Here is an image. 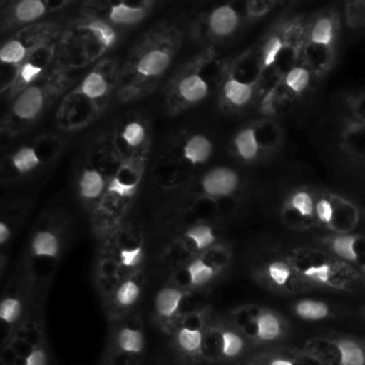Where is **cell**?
Segmentation results:
<instances>
[{
  "instance_id": "obj_14",
  "label": "cell",
  "mask_w": 365,
  "mask_h": 365,
  "mask_svg": "<svg viewBox=\"0 0 365 365\" xmlns=\"http://www.w3.org/2000/svg\"><path fill=\"white\" fill-rule=\"evenodd\" d=\"M262 84L258 67L245 74L241 70V60L221 63L215 84L218 104L228 113L242 111L259 100Z\"/></svg>"
},
{
  "instance_id": "obj_33",
  "label": "cell",
  "mask_w": 365,
  "mask_h": 365,
  "mask_svg": "<svg viewBox=\"0 0 365 365\" xmlns=\"http://www.w3.org/2000/svg\"><path fill=\"white\" fill-rule=\"evenodd\" d=\"M220 268L215 267L211 261H208L205 257H197L191 259L185 268H184V282L180 284L182 288L192 291V289H201L211 284L214 278L218 275Z\"/></svg>"
},
{
  "instance_id": "obj_9",
  "label": "cell",
  "mask_w": 365,
  "mask_h": 365,
  "mask_svg": "<svg viewBox=\"0 0 365 365\" xmlns=\"http://www.w3.org/2000/svg\"><path fill=\"white\" fill-rule=\"evenodd\" d=\"M66 23L44 20L9 33L0 43V93H7L19 67L34 53L60 43Z\"/></svg>"
},
{
  "instance_id": "obj_24",
  "label": "cell",
  "mask_w": 365,
  "mask_h": 365,
  "mask_svg": "<svg viewBox=\"0 0 365 365\" xmlns=\"http://www.w3.org/2000/svg\"><path fill=\"white\" fill-rule=\"evenodd\" d=\"M188 295L190 291L180 284H165L155 292L153 301V321L165 335L191 311L188 308Z\"/></svg>"
},
{
  "instance_id": "obj_18",
  "label": "cell",
  "mask_w": 365,
  "mask_h": 365,
  "mask_svg": "<svg viewBox=\"0 0 365 365\" xmlns=\"http://www.w3.org/2000/svg\"><path fill=\"white\" fill-rule=\"evenodd\" d=\"M231 319L245 334L255 351L281 345L289 332L284 315L267 307L241 308L232 314Z\"/></svg>"
},
{
  "instance_id": "obj_3",
  "label": "cell",
  "mask_w": 365,
  "mask_h": 365,
  "mask_svg": "<svg viewBox=\"0 0 365 365\" xmlns=\"http://www.w3.org/2000/svg\"><path fill=\"white\" fill-rule=\"evenodd\" d=\"M78 70L81 68L64 60L43 78L11 97V103L0 120V145L17 138L34 125L56 103H60L76 83L78 77L76 71Z\"/></svg>"
},
{
  "instance_id": "obj_21",
  "label": "cell",
  "mask_w": 365,
  "mask_h": 365,
  "mask_svg": "<svg viewBox=\"0 0 365 365\" xmlns=\"http://www.w3.org/2000/svg\"><path fill=\"white\" fill-rule=\"evenodd\" d=\"M319 365H365V335L327 334L302 346Z\"/></svg>"
},
{
  "instance_id": "obj_20",
  "label": "cell",
  "mask_w": 365,
  "mask_h": 365,
  "mask_svg": "<svg viewBox=\"0 0 365 365\" xmlns=\"http://www.w3.org/2000/svg\"><path fill=\"white\" fill-rule=\"evenodd\" d=\"M94 285L108 322H117L134 315V309L143 297L144 274L140 271Z\"/></svg>"
},
{
  "instance_id": "obj_5",
  "label": "cell",
  "mask_w": 365,
  "mask_h": 365,
  "mask_svg": "<svg viewBox=\"0 0 365 365\" xmlns=\"http://www.w3.org/2000/svg\"><path fill=\"white\" fill-rule=\"evenodd\" d=\"M46 294L21 265L16 268L0 292V336L4 349L43 324Z\"/></svg>"
},
{
  "instance_id": "obj_40",
  "label": "cell",
  "mask_w": 365,
  "mask_h": 365,
  "mask_svg": "<svg viewBox=\"0 0 365 365\" xmlns=\"http://www.w3.org/2000/svg\"><path fill=\"white\" fill-rule=\"evenodd\" d=\"M315 218L322 222L324 225H331L335 218V208L334 204L328 198H318L315 200Z\"/></svg>"
},
{
  "instance_id": "obj_30",
  "label": "cell",
  "mask_w": 365,
  "mask_h": 365,
  "mask_svg": "<svg viewBox=\"0 0 365 365\" xmlns=\"http://www.w3.org/2000/svg\"><path fill=\"white\" fill-rule=\"evenodd\" d=\"M30 202L24 198L7 200L0 204V257L13 241L14 235L23 225Z\"/></svg>"
},
{
  "instance_id": "obj_25",
  "label": "cell",
  "mask_w": 365,
  "mask_h": 365,
  "mask_svg": "<svg viewBox=\"0 0 365 365\" xmlns=\"http://www.w3.org/2000/svg\"><path fill=\"white\" fill-rule=\"evenodd\" d=\"M87 10L103 17L120 33L143 23L153 10V1H88L83 4Z\"/></svg>"
},
{
  "instance_id": "obj_37",
  "label": "cell",
  "mask_w": 365,
  "mask_h": 365,
  "mask_svg": "<svg viewBox=\"0 0 365 365\" xmlns=\"http://www.w3.org/2000/svg\"><path fill=\"white\" fill-rule=\"evenodd\" d=\"M184 240L198 252H207L215 242L217 237L214 230L202 222L190 225L184 232Z\"/></svg>"
},
{
  "instance_id": "obj_11",
  "label": "cell",
  "mask_w": 365,
  "mask_h": 365,
  "mask_svg": "<svg viewBox=\"0 0 365 365\" xmlns=\"http://www.w3.org/2000/svg\"><path fill=\"white\" fill-rule=\"evenodd\" d=\"M339 34L341 14L334 9H322L304 17L301 60L315 76H322L334 64Z\"/></svg>"
},
{
  "instance_id": "obj_2",
  "label": "cell",
  "mask_w": 365,
  "mask_h": 365,
  "mask_svg": "<svg viewBox=\"0 0 365 365\" xmlns=\"http://www.w3.org/2000/svg\"><path fill=\"white\" fill-rule=\"evenodd\" d=\"M120 60L107 56L81 70L73 87L64 94L57 108V123L66 131L88 127L101 117L117 98Z\"/></svg>"
},
{
  "instance_id": "obj_4",
  "label": "cell",
  "mask_w": 365,
  "mask_h": 365,
  "mask_svg": "<svg viewBox=\"0 0 365 365\" xmlns=\"http://www.w3.org/2000/svg\"><path fill=\"white\" fill-rule=\"evenodd\" d=\"M70 232V217L56 207L43 211L30 228L20 265L46 292L68 247Z\"/></svg>"
},
{
  "instance_id": "obj_19",
  "label": "cell",
  "mask_w": 365,
  "mask_h": 365,
  "mask_svg": "<svg viewBox=\"0 0 365 365\" xmlns=\"http://www.w3.org/2000/svg\"><path fill=\"white\" fill-rule=\"evenodd\" d=\"M211 315L207 308L191 309L167 335L173 354L182 364L195 365L204 362L205 331Z\"/></svg>"
},
{
  "instance_id": "obj_27",
  "label": "cell",
  "mask_w": 365,
  "mask_h": 365,
  "mask_svg": "<svg viewBox=\"0 0 365 365\" xmlns=\"http://www.w3.org/2000/svg\"><path fill=\"white\" fill-rule=\"evenodd\" d=\"M258 278L264 285L278 292L292 294V292L308 289L305 284L299 279L294 268V264L282 258H277L265 262V265L259 271Z\"/></svg>"
},
{
  "instance_id": "obj_28",
  "label": "cell",
  "mask_w": 365,
  "mask_h": 365,
  "mask_svg": "<svg viewBox=\"0 0 365 365\" xmlns=\"http://www.w3.org/2000/svg\"><path fill=\"white\" fill-rule=\"evenodd\" d=\"M264 135L262 125H247L240 128L232 137L231 147L234 155L244 163L258 161L271 148L268 137Z\"/></svg>"
},
{
  "instance_id": "obj_44",
  "label": "cell",
  "mask_w": 365,
  "mask_h": 365,
  "mask_svg": "<svg viewBox=\"0 0 365 365\" xmlns=\"http://www.w3.org/2000/svg\"><path fill=\"white\" fill-rule=\"evenodd\" d=\"M0 3H1V1H0Z\"/></svg>"
},
{
  "instance_id": "obj_10",
  "label": "cell",
  "mask_w": 365,
  "mask_h": 365,
  "mask_svg": "<svg viewBox=\"0 0 365 365\" xmlns=\"http://www.w3.org/2000/svg\"><path fill=\"white\" fill-rule=\"evenodd\" d=\"M64 141L54 134H43L26 140L0 157V182H24L46 173L58 158Z\"/></svg>"
},
{
  "instance_id": "obj_26",
  "label": "cell",
  "mask_w": 365,
  "mask_h": 365,
  "mask_svg": "<svg viewBox=\"0 0 365 365\" xmlns=\"http://www.w3.org/2000/svg\"><path fill=\"white\" fill-rule=\"evenodd\" d=\"M241 24V14L232 4H220L212 7L200 24V31L211 41H220L232 37Z\"/></svg>"
},
{
  "instance_id": "obj_15",
  "label": "cell",
  "mask_w": 365,
  "mask_h": 365,
  "mask_svg": "<svg viewBox=\"0 0 365 365\" xmlns=\"http://www.w3.org/2000/svg\"><path fill=\"white\" fill-rule=\"evenodd\" d=\"M254 351L245 334L231 318L211 315L205 331L204 362L232 365L248 358Z\"/></svg>"
},
{
  "instance_id": "obj_16",
  "label": "cell",
  "mask_w": 365,
  "mask_h": 365,
  "mask_svg": "<svg viewBox=\"0 0 365 365\" xmlns=\"http://www.w3.org/2000/svg\"><path fill=\"white\" fill-rule=\"evenodd\" d=\"M100 140L120 164L144 170L150 147V131L143 118L127 117L101 135Z\"/></svg>"
},
{
  "instance_id": "obj_39",
  "label": "cell",
  "mask_w": 365,
  "mask_h": 365,
  "mask_svg": "<svg viewBox=\"0 0 365 365\" xmlns=\"http://www.w3.org/2000/svg\"><path fill=\"white\" fill-rule=\"evenodd\" d=\"M346 24L352 29H361L365 26V1L346 4Z\"/></svg>"
},
{
  "instance_id": "obj_32",
  "label": "cell",
  "mask_w": 365,
  "mask_h": 365,
  "mask_svg": "<svg viewBox=\"0 0 365 365\" xmlns=\"http://www.w3.org/2000/svg\"><path fill=\"white\" fill-rule=\"evenodd\" d=\"M178 151L181 161L191 168H197L211 160L214 154V143L205 134L194 133L181 141Z\"/></svg>"
},
{
  "instance_id": "obj_6",
  "label": "cell",
  "mask_w": 365,
  "mask_h": 365,
  "mask_svg": "<svg viewBox=\"0 0 365 365\" xmlns=\"http://www.w3.org/2000/svg\"><path fill=\"white\" fill-rule=\"evenodd\" d=\"M220 68L221 64L210 50L178 67L164 87L165 108L181 113L205 101L211 90H215Z\"/></svg>"
},
{
  "instance_id": "obj_22",
  "label": "cell",
  "mask_w": 365,
  "mask_h": 365,
  "mask_svg": "<svg viewBox=\"0 0 365 365\" xmlns=\"http://www.w3.org/2000/svg\"><path fill=\"white\" fill-rule=\"evenodd\" d=\"M67 1L46 0H16L0 3V34L11 33L17 29L48 20V16L67 7Z\"/></svg>"
},
{
  "instance_id": "obj_1",
  "label": "cell",
  "mask_w": 365,
  "mask_h": 365,
  "mask_svg": "<svg viewBox=\"0 0 365 365\" xmlns=\"http://www.w3.org/2000/svg\"><path fill=\"white\" fill-rule=\"evenodd\" d=\"M182 44V31L171 23L153 26L120 60L117 101L131 103L148 96L163 81Z\"/></svg>"
},
{
  "instance_id": "obj_23",
  "label": "cell",
  "mask_w": 365,
  "mask_h": 365,
  "mask_svg": "<svg viewBox=\"0 0 365 365\" xmlns=\"http://www.w3.org/2000/svg\"><path fill=\"white\" fill-rule=\"evenodd\" d=\"M292 264L299 279L307 288L322 287L332 289H349L356 281V275L349 267L331 258L324 257L304 265H298L295 262Z\"/></svg>"
},
{
  "instance_id": "obj_42",
  "label": "cell",
  "mask_w": 365,
  "mask_h": 365,
  "mask_svg": "<svg viewBox=\"0 0 365 365\" xmlns=\"http://www.w3.org/2000/svg\"><path fill=\"white\" fill-rule=\"evenodd\" d=\"M232 365H261L258 361H255L251 355L248 356V358H245V359H242V361H240V362H237V364H232Z\"/></svg>"
},
{
  "instance_id": "obj_35",
  "label": "cell",
  "mask_w": 365,
  "mask_h": 365,
  "mask_svg": "<svg viewBox=\"0 0 365 365\" xmlns=\"http://www.w3.org/2000/svg\"><path fill=\"white\" fill-rule=\"evenodd\" d=\"M29 346L16 356L14 365H48L50 352L47 339L44 336V328L38 331L34 341L27 344Z\"/></svg>"
},
{
  "instance_id": "obj_8",
  "label": "cell",
  "mask_w": 365,
  "mask_h": 365,
  "mask_svg": "<svg viewBox=\"0 0 365 365\" xmlns=\"http://www.w3.org/2000/svg\"><path fill=\"white\" fill-rule=\"evenodd\" d=\"M144 170L118 164L96 211L88 217L96 242L104 240L127 221V214L138 194Z\"/></svg>"
},
{
  "instance_id": "obj_38",
  "label": "cell",
  "mask_w": 365,
  "mask_h": 365,
  "mask_svg": "<svg viewBox=\"0 0 365 365\" xmlns=\"http://www.w3.org/2000/svg\"><path fill=\"white\" fill-rule=\"evenodd\" d=\"M287 208L297 214L299 218H314L315 217V200L311 192L305 190L294 191L287 201Z\"/></svg>"
},
{
  "instance_id": "obj_36",
  "label": "cell",
  "mask_w": 365,
  "mask_h": 365,
  "mask_svg": "<svg viewBox=\"0 0 365 365\" xmlns=\"http://www.w3.org/2000/svg\"><path fill=\"white\" fill-rule=\"evenodd\" d=\"M356 242H358V237L349 235V234H341L331 238L329 248L341 262L355 264L359 261Z\"/></svg>"
},
{
  "instance_id": "obj_41",
  "label": "cell",
  "mask_w": 365,
  "mask_h": 365,
  "mask_svg": "<svg viewBox=\"0 0 365 365\" xmlns=\"http://www.w3.org/2000/svg\"><path fill=\"white\" fill-rule=\"evenodd\" d=\"M275 1H248L245 3V16L248 19H259L271 11L272 7H275Z\"/></svg>"
},
{
  "instance_id": "obj_31",
  "label": "cell",
  "mask_w": 365,
  "mask_h": 365,
  "mask_svg": "<svg viewBox=\"0 0 365 365\" xmlns=\"http://www.w3.org/2000/svg\"><path fill=\"white\" fill-rule=\"evenodd\" d=\"M251 356L261 365H319V362L302 346L275 345L258 349L252 352Z\"/></svg>"
},
{
  "instance_id": "obj_7",
  "label": "cell",
  "mask_w": 365,
  "mask_h": 365,
  "mask_svg": "<svg viewBox=\"0 0 365 365\" xmlns=\"http://www.w3.org/2000/svg\"><path fill=\"white\" fill-rule=\"evenodd\" d=\"M145 247L143 235L127 221L97 242L94 284L117 279L143 271Z\"/></svg>"
},
{
  "instance_id": "obj_17",
  "label": "cell",
  "mask_w": 365,
  "mask_h": 365,
  "mask_svg": "<svg viewBox=\"0 0 365 365\" xmlns=\"http://www.w3.org/2000/svg\"><path fill=\"white\" fill-rule=\"evenodd\" d=\"M145 345L144 327L135 314L110 322L103 365H144Z\"/></svg>"
},
{
  "instance_id": "obj_12",
  "label": "cell",
  "mask_w": 365,
  "mask_h": 365,
  "mask_svg": "<svg viewBox=\"0 0 365 365\" xmlns=\"http://www.w3.org/2000/svg\"><path fill=\"white\" fill-rule=\"evenodd\" d=\"M118 164L120 163L98 138L76 168L74 194L87 217H90L100 204Z\"/></svg>"
},
{
  "instance_id": "obj_43",
  "label": "cell",
  "mask_w": 365,
  "mask_h": 365,
  "mask_svg": "<svg viewBox=\"0 0 365 365\" xmlns=\"http://www.w3.org/2000/svg\"><path fill=\"white\" fill-rule=\"evenodd\" d=\"M361 269H362V274H364V275H365V262H364V264H362V268H361Z\"/></svg>"
},
{
  "instance_id": "obj_13",
  "label": "cell",
  "mask_w": 365,
  "mask_h": 365,
  "mask_svg": "<svg viewBox=\"0 0 365 365\" xmlns=\"http://www.w3.org/2000/svg\"><path fill=\"white\" fill-rule=\"evenodd\" d=\"M302 19L292 17L278 23L261 43L257 67L264 81L277 78L282 71L301 60Z\"/></svg>"
},
{
  "instance_id": "obj_34",
  "label": "cell",
  "mask_w": 365,
  "mask_h": 365,
  "mask_svg": "<svg viewBox=\"0 0 365 365\" xmlns=\"http://www.w3.org/2000/svg\"><path fill=\"white\" fill-rule=\"evenodd\" d=\"M292 312L297 318L308 322L328 319L332 315V308L328 302L312 298H301L292 304Z\"/></svg>"
},
{
  "instance_id": "obj_29",
  "label": "cell",
  "mask_w": 365,
  "mask_h": 365,
  "mask_svg": "<svg viewBox=\"0 0 365 365\" xmlns=\"http://www.w3.org/2000/svg\"><path fill=\"white\" fill-rule=\"evenodd\" d=\"M200 187L210 198H224L237 192L240 187V177L231 167L215 165L201 175Z\"/></svg>"
}]
</instances>
